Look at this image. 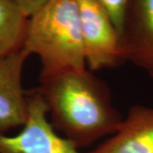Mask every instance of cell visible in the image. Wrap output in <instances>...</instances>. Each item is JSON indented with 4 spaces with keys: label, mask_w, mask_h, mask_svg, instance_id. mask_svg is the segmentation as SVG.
<instances>
[{
    "label": "cell",
    "mask_w": 153,
    "mask_h": 153,
    "mask_svg": "<svg viewBox=\"0 0 153 153\" xmlns=\"http://www.w3.org/2000/svg\"><path fill=\"white\" fill-rule=\"evenodd\" d=\"M39 82L50 123L77 149L112 135L123 121L107 83L87 68L40 72Z\"/></svg>",
    "instance_id": "obj_1"
},
{
    "label": "cell",
    "mask_w": 153,
    "mask_h": 153,
    "mask_svg": "<svg viewBox=\"0 0 153 153\" xmlns=\"http://www.w3.org/2000/svg\"><path fill=\"white\" fill-rule=\"evenodd\" d=\"M41 73L86 69L76 0H49L28 17L23 48Z\"/></svg>",
    "instance_id": "obj_2"
},
{
    "label": "cell",
    "mask_w": 153,
    "mask_h": 153,
    "mask_svg": "<svg viewBox=\"0 0 153 153\" xmlns=\"http://www.w3.org/2000/svg\"><path fill=\"white\" fill-rule=\"evenodd\" d=\"M86 66L91 71L114 68L123 57L119 33L98 0H76Z\"/></svg>",
    "instance_id": "obj_3"
},
{
    "label": "cell",
    "mask_w": 153,
    "mask_h": 153,
    "mask_svg": "<svg viewBox=\"0 0 153 153\" xmlns=\"http://www.w3.org/2000/svg\"><path fill=\"white\" fill-rule=\"evenodd\" d=\"M28 116L16 135L0 134V153H80L60 136L48 119V108L38 88L27 91Z\"/></svg>",
    "instance_id": "obj_4"
},
{
    "label": "cell",
    "mask_w": 153,
    "mask_h": 153,
    "mask_svg": "<svg viewBox=\"0 0 153 153\" xmlns=\"http://www.w3.org/2000/svg\"><path fill=\"white\" fill-rule=\"evenodd\" d=\"M121 48L124 61L153 78V0H130L126 13Z\"/></svg>",
    "instance_id": "obj_5"
},
{
    "label": "cell",
    "mask_w": 153,
    "mask_h": 153,
    "mask_svg": "<svg viewBox=\"0 0 153 153\" xmlns=\"http://www.w3.org/2000/svg\"><path fill=\"white\" fill-rule=\"evenodd\" d=\"M28 56L22 49L0 57V134L23 127L27 119V95L22 87V72Z\"/></svg>",
    "instance_id": "obj_6"
},
{
    "label": "cell",
    "mask_w": 153,
    "mask_h": 153,
    "mask_svg": "<svg viewBox=\"0 0 153 153\" xmlns=\"http://www.w3.org/2000/svg\"><path fill=\"white\" fill-rule=\"evenodd\" d=\"M88 153H153V106L132 105L111 137Z\"/></svg>",
    "instance_id": "obj_7"
},
{
    "label": "cell",
    "mask_w": 153,
    "mask_h": 153,
    "mask_svg": "<svg viewBox=\"0 0 153 153\" xmlns=\"http://www.w3.org/2000/svg\"><path fill=\"white\" fill-rule=\"evenodd\" d=\"M27 21L14 0H0V57L22 49Z\"/></svg>",
    "instance_id": "obj_8"
},
{
    "label": "cell",
    "mask_w": 153,
    "mask_h": 153,
    "mask_svg": "<svg viewBox=\"0 0 153 153\" xmlns=\"http://www.w3.org/2000/svg\"><path fill=\"white\" fill-rule=\"evenodd\" d=\"M103 5L112 20L115 27L121 35L123 33L126 13L130 0H98Z\"/></svg>",
    "instance_id": "obj_9"
},
{
    "label": "cell",
    "mask_w": 153,
    "mask_h": 153,
    "mask_svg": "<svg viewBox=\"0 0 153 153\" xmlns=\"http://www.w3.org/2000/svg\"><path fill=\"white\" fill-rule=\"evenodd\" d=\"M49 0H14L26 16L29 17Z\"/></svg>",
    "instance_id": "obj_10"
}]
</instances>
